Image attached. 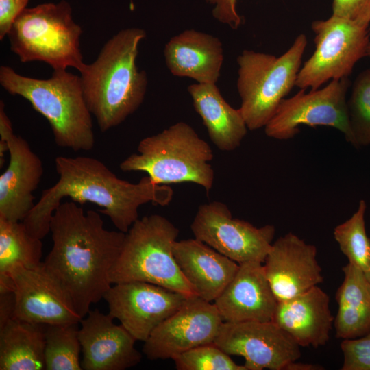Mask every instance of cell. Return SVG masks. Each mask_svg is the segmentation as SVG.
I'll list each match as a JSON object with an SVG mask.
<instances>
[{"instance_id": "603a6c76", "label": "cell", "mask_w": 370, "mask_h": 370, "mask_svg": "<svg viewBox=\"0 0 370 370\" xmlns=\"http://www.w3.org/2000/svg\"><path fill=\"white\" fill-rule=\"evenodd\" d=\"M188 92L213 144L225 151L238 147L248 129L240 109L225 100L217 84H193Z\"/></svg>"}, {"instance_id": "8d00e7d4", "label": "cell", "mask_w": 370, "mask_h": 370, "mask_svg": "<svg viewBox=\"0 0 370 370\" xmlns=\"http://www.w3.org/2000/svg\"><path fill=\"white\" fill-rule=\"evenodd\" d=\"M364 273H365V275L367 279L370 282V267H369V269L367 271H365Z\"/></svg>"}, {"instance_id": "30bf717a", "label": "cell", "mask_w": 370, "mask_h": 370, "mask_svg": "<svg viewBox=\"0 0 370 370\" xmlns=\"http://www.w3.org/2000/svg\"><path fill=\"white\" fill-rule=\"evenodd\" d=\"M351 85L349 77L332 79L321 89H301L293 97L284 99L275 114L264 127L267 136L288 140L299 132V125L328 126L342 132L355 147L350 127L346 95Z\"/></svg>"}, {"instance_id": "d6a6232c", "label": "cell", "mask_w": 370, "mask_h": 370, "mask_svg": "<svg viewBox=\"0 0 370 370\" xmlns=\"http://www.w3.org/2000/svg\"><path fill=\"white\" fill-rule=\"evenodd\" d=\"M213 5L212 14L221 23L236 30L242 24L243 18L236 10L237 0H206Z\"/></svg>"}, {"instance_id": "d4e9b609", "label": "cell", "mask_w": 370, "mask_h": 370, "mask_svg": "<svg viewBox=\"0 0 370 370\" xmlns=\"http://www.w3.org/2000/svg\"><path fill=\"white\" fill-rule=\"evenodd\" d=\"M45 326L12 318L0 327V369H45Z\"/></svg>"}, {"instance_id": "83f0119b", "label": "cell", "mask_w": 370, "mask_h": 370, "mask_svg": "<svg viewBox=\"0 0 370 370\" xmlns=\"http://www.w3.org/2000/svg\"><path fill=\"white\" fill-rule=\"evenodd\" d=\"M367 204L359 201L357 210L345 222L334 230V238L341 252L348 261L360 267L364 272L370 267V238L368 237L365 222Z\"/></svg>"}, {"instance_id": "5b68a950", "label": "cell", "mask_w": 370, "mask_h": 370, "mask_svg": "<svg viewBox=\"0 0 370 370\" xmlns=\"http://www.w3.org/2000/svg\"><path fill=\"white\" fill-rule=\"evenodd\" d=\"M212 149L189 124L180 121L142 139L137 153L120 164L123 171H143L156 184L192 182L208 193L214 172Z\"/></svg>"}, {"instance_id": "44dd1931", "label": "cell", "mask_w": 370, "mask_h": 370, "mask_svg": "<svg viewBox=\"0 0 370 370\" xmlns=\"http://www.w3.org/2000/svg\"><path fill=\"white\" fill-rule=\"evenodd\" d=\"M173 254L196 295L210 302L220 295L239 267V264L195 238L176 241Z\"/></svg>"}, {"instance_id": "4dcf8cb0", "label": "cell", "mask_w": 370, "mask_h": 370, "mask_svg": "<svg viewBox=\"0 0 370 370\" xmlns=\"http://www.w3.org/2000/svg\"><path fill=\"white\" fill-rule=\"evenodd\" d=\"M341 349L343 354L341 370H370V332L361 337L343 340Z\"/></svg>"}, {"instance_id": "6da1fadb", "label": "cell", "mask_w": 370, "mask_h": 370, "mask_svg": "<svg viewBox=\"0 0 370 370\" xmlns=\"http://www.w3.org/2000/svg\"><path fill=\"white\" fill-rule=\"evenodd\" d=\"M50 232L53 246L43 263L84 318L112 286L109 273L120 255L125 233L106 230L97 212H85L72 200L61 202L55 210Z\"/></svg>"}, {"instance_id": "4316f807", "label": "cell", "mask_w": 370, "mask_h": 370, "mask_svg": "<svg viewBox=\"0 0 370 370\" xmlns=\"http://www.w3.org/2000/svg\"><path fill=\"white\" fill-rule=\"evenodd\" d=\"M81 352L78 324L46 325L45 369L81 370Z\"/></svg>"}, {"instance_id": "ffe728a7", "label": "cell", "mask_w": 370, "mask_h": 370, "mask_svg": "<svg viewBox=\"0 0 370 370\" xmlns=\"http://www.w3.org/2000/svg\"><path fill=\"white\" fill-rule=\"evenodd\" d=\"M334 318L330 297L319 286L278 301L272 321L299 347L317 348L330 340Z\"/></svg>"}, {"instance_id": "ac0fdd59", "label": "cell", "mask_w": 370, "mask_h": 370, "mask_svg": "<svg viewBox=\"0 0 370 370\" xmlns=\"http://www.w3.org/2000/svg\"><path fill=\"white\" fill-rule=\"evenodd\" d=\"M109 314L90 310L80 321L81 365L85 370H125L137 365L141 353L136 339Z\"/></svg>"}, {"instance_id": "d590c367", "label": "cell", "mask_w": 370, "mask_h": 370, "mask_svg": "<svg viewBox=\"0 0 370 370\" xmlns=\"http://www.w3.org/2000/svg\"><path fill=\"white\" fill-rule=\"evenodd\" d=\"M293 361L286 365L284 370H321L323 369V367L321 365L310 364V363H304V362H297Z\"/></svg>"}, {"instance_id": "2e32d148", "label": "cell", "mask_w": 370, "mask_h": 370, "mask_svg": "<svg viewBox=\"0 0 370 370\" xmlns=\"http://www.w3.org/2000/svg\"><path fill=\"white\" fill-rule=\"evenodd\" d=\"M0 151L10 154L9 164L0 176V218L23 221L34 208V191L43 174L40 158L28 143L13 132L11 122L0 103Z\"/></svg>"}, {"instance_id": "4fadbf2b", "label": "cell", "mask_w": 370, "mask_h": 370, "mask_svg": "<svg viewBox=\"0 0 370 370\" xmlns=\"http://www.w3.org/2000/svg\"><path fill=\"white\" fill-rule=\"evenodd\" d=\"M113 284L103 298L108 304V314L118 319L136 341L143 342L189 297L145 282Z\"/></svg>"}, {"instance_id": "5bb4252c", "label": "cell", "mask_w": 370, "mask_h": 370, "mask_svg": "<svg viewBox=\"0 0 370 370\" xmlns=\"http://www.w3.org/2000/svg\"><path fill=\"white\" fill-rule=\"evenodd\" d=\"M214 343L243 357L247 370H284L301 356L300 347L273 321L223 322Z\"/></svg>"}, {"instance_id": "277c9868", "label": "cell", "mask_w": 370, "mask_h": 370, "mask_svg": "<svg viewBox=\"0 0 370 370\" xmlns=\"http://www.w3.org/2000/svg\"><path fill=\"white\" fill-rule=\"evenodd\" d=\"M0 84L10 94L27 99L49 123L56 144L75 151H89L95 145L91 113L86 105L80 76L53 70L40 79L0 67Z\"/></svg>"}, {"instance_id": "1f68e13d", "label": "cell", "mask_w": 370, "mask_h": 370, "mask_svg": "<svg viewBox=\"0 0 370 370\" xmlns=\"http://www.w3.org/2000/svg\"><path fill=\"white\" fill-rule=\"evenodd\" d=\"M332 15L369 27L370 0H333Z\"/></svg>"}, {"instance_id": "484cf974", "label": "cell", "mask_w": 370, "mask_h": 370, "mask_svg": "<svg viewBox=\"0 0 370 370\" xmlns=\"http://www.w3.org/2000/svg\"><path fill=\"white\" fill-rule=\"evenodd\" d=\"M42 254L41 239L31 235L22 221L0 218V277L18 265H38Z\"/></svg>"}, {"instance_id": "cb8c5ba5", "label": "cell", "mask_w": 370, "mask_h": 370, "mask_svg": "<svg viewBox=\"0 0 370 370\" xmlns=\"http://www.w3.org/2000/svg\"><path fill=\"white\" fill-rule=\"evenodd\" d=\"M342 270L344 278L336 293L338 311L334 326L337 338L353 339L370 332V282L352 262Z\"/></svg>"}, {"instance_id": "d6986e66", "label": "cell", "mask_w": 370, "mask_h": 370, "mask_svg": "<svg viewBox=\"0 0 370 370\" xmlns=\"http://www.w3.org/2000/svg\"><path fill=\"white\" fill-rule=\"evenodd\" d=\"M224 322L271 321L278 301L263 264H239L236 274L213 301Z\"/></svg>"}, {"instance_id": "ba28073f", "label": "cell", "mask_w": 370, "mask_h": 370, "mask_svg": "<svg viewBox=\"0 0 370 370\" xmlns=\"http://www.w3.org/2000/svg\"><path fill=\"white\" fill-rule=\"evenodd\" d=\"M307 43L301 34L280 56L245 49L237 57L239 109L249 130L264 127L295 86Z\"/></svg>"}, {"instance_id": "52a82bcc", "label": "cell", "mask_w": 370, "mask_h": 370, "mask_svg": "<svg viewBox=\"0 0 370 370\" xmlns=\"http://www.w3.org/2000/svg\"><path fill=\"white\" fill-rule=\"evenodd\" d=\"M82 33L70 4L62 0L26 8L7 36L12 51L21 62L41 61L53 70L73 67L79 72L85 64L80 50Z\"/></svg>"}, {"instance_id": "f546056e", "label": "cell", "mask_w": 370, "mask_h": 370, "mask_svg": "<svg viewBox=\"0 0 370 370\" xmlns=\"http://www.w3.org/2000/svg\"><path fill=\"white\" fill-rule=\"evenodd\" d=\"M214 343L202 345L183 352L172 360L177 370H247L236 364Z\"/></svg>"}, {"instance_id": "74e56055", "label": "cell", "mask_w": 370, "mask_h": 370, "mask_svg": "<svg viewBox=\"0 0 370 370\" xmlns=\"http://www.w3.org/2000/svg\"><path fill=\"white\" fill-rule=\"evenodd\" d=\"M370 59V40L369 42L367 49V56Z\"/></svg>"}, {"instance_id": "7c38bea8", "label": "cell", "mask_w": 370, "mask_h": 370, "mask_svg": "<svg viewBox=\"0 0 370 370\" xmlns=\"http://www.w3.org/2000/svg\"><path fill=\"white\" fill-rule=\"evenodd\" d=\"M8 276L13 284L14 319L44 325L80 323L82 318L70 295L43 262L34 267L16 266L0 278Z\"/></svg>"}, {"instance_id": "9a60e30c", "label": "cell", "mask_w": 370, "mask_h": 370, "mask_svg": "<svg viewBox=\"0 0 370 370\" xmlns=\"http://www.w3.org/2000/svg\"><path fill=\"white\" fill-rule=\"evenodd\" d=\"M223 322L213 302L189 296L153 331L144 342L143 352L153 360L172 359L196 347L214 343Z\"/></svg>"}, {"instance_id": "7a4b0ae2", "label": "cell", "mask_w": 370, "mask_h": 370, "mask_svg": "<svg viewBox=\"0 0 370 370\" xmlns=\"http://www.w3.org/2000/svg\"><path fill=\"white\" fill-rule=\"evenodd\" d=\"M55 164L58 182L42 191L22 221L31 235L41 240L50 232L51 217L66 197L97 205L116 228L125 233L138 219L141 205L151 202L164 206L173 198V190L169 185L156 184L148 175L131 183L92 157L58 156Z\"/></svg>"}, {"instance_id": "8fae6325", "label": "cell", "mask_w": 370, "mask_h": 370, "mask_svg": "<svg viewBox=\"0 0 370 370\" xmlns=\"http://www.w3.org/2000/svg\"><path fill=\"white\" fill-rule=\"evenodd\" d=\"M190 228L195 238L239 264L263 263L275 234L273 225L256 227L233 218L227 206L218 201L199 206Z\"/></svg>"}, {"instance_id": "3957f363", "label": "cell", "mask_w": 370, "mask_h": 370, "mask_svg": "<svg viewBox=\"0 0 370 370\" xmlns=\"http://www.w3.org/2000/svg\"><path fill=\"white\" fill-rule=\"evenodd\" d=\"M143 29L127 28L114 35L97 58L79 71L88 108L103 132L120 125L142 104L147 92L146 72L136 66Z\"/></svg>"}, {"instance_id": "f1b7e54d", "label": "cell", "mask_w": 370, "mask_h": 370, "mask_svg": "<svg viewBox=\"0 0 370 370\" xmlns=\"http://www.w3.org/2000/svg\"><path fill=\"white\" fill-rule=\"evenodd\" d=\"M347 106L355 147L370 145V68L356 77Z\"/></svg>"}, {"instance_id": "e575fe53", "label": "cell", "mask_w": 370, "mask_h": 370, "mask_svg": "<svg viewBox=\"0 0 370 370\" xmlns=\"http://www.w3.org/2000/svg\"><path fill=\"white\" fill-rule=\"evenodd\" d=\"M14 307L15 299L12 291L0 293V327L13 318Z\"/></svg>"}, {"instance_id": "8992f818", "label": "cell", "mask_w": 370, "mask_h": 370, "mask_svg": "<svg viewBox=\"0 0 370 370\" xmlns=\"http://www.w3.org/2000/svg\"><path fill=\"white\" fill-rule=\"evenodd\" d=\"M179 232L162 215L138 218L125 233L120 255L109 273L112 284L145 282L188 296L196 295L174 257Z\"/></svg>"}, {"instance_id": "836d02e7", "label": "cell", "mask_w": 370, "mask_h": 370, "mask_svg": "<svg viewBox=\"0 0 370 370\" xmlns=\"http://www.w3.org/2000/svg\"><path fill=\"white\" fill-rule=\"evenodd\" d=\"M29 0H0V40L8 35L19 14L26 8Z\"/></svg>"}, {"instance_id": "9c48e42d", "label": "cell", "mask_w": 370, "mask_h": 370, "mask_svg": "<svg viewBox=\"0 0 370 370\" xmlns=\"http://www.w3.org/2000/svg\"><path fill=\"white\" fill-rule=\"evenodd\" d=\"M315 50L300 69L295 86L319 89L332 79L349 77L356 64L367 56L368 27L332 15L312 23Z\"/></svg>"}, {"instance_id": "7402d4cb", "label": "cell", "mask_w": 370, "mask_h": 370, "mask_svg": "<svg viewBox=\"0 0 370 370\" xmlns=\"http://www.w3.org/2000/svg\"><path fill=\"white\" fill-rule=\"evenodd\" d=\"M164 56L172 75L199 84H217L224 59L220 39L195 29L171 37L164 46Z\"/></svg>"}, {"instance_id": "e0dca14e", "label": "cell", "mask_w": 370, "mask_h": 370, "mask_svg": "<svg viewBox=\"0 0 370 370\" xmlns=\"http://www.w3.org/2000/svg\"><path fill=\"white\" fill-rule=\"evenodd\" d=\"M262 264L278 301L306 292L323 280L316 247L292 232L273 243Z\"/></svg>"}]
</instances>
